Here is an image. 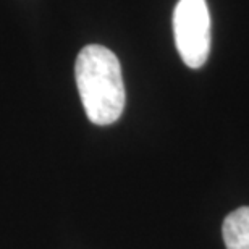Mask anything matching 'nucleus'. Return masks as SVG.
I'll list each match as a JSON object with an SVG mask.
<instances>
[{
    "mask_svg": "<svg viewBox=\"0 0 249 249\" xmlns=\"http://www.w3.org/2000/svg\"><path fill=\"white\" fill-rule=\"evenodd\" d=\"M74 76L84 112L94 124L107 126L122 117L126 96L120 62L112 51L97 44L81 49Z\"/></svg>",
    "mask_w": 249,
    "mask_h": 249,
    "instance_id": "f257e3e1",
    "label": "nucleus"
},
{
    "mask_svg": "<svg viewBox=\"0 0 249 249\" xmlns=\"http://www.w3.org/2000/svg\"><path fill=\"white\" fill-rule=\"evenodd\" d=\"M173 36L181 60L201 68L211 52V13L206 0H178L173 12Z\"/></svg>",
    "mask_w": 249,
    "mask_h": 249,
    "instance_id": "f03ea898",
    "label": "nucleus"
},
{
    "mask_svg": "<svg viewBox=\"0 0 249 249\" xmlns=\"http://www.w3.org/2000/svg\"><path fill=\"white\" fill-rule=\"evenodd\" d=\"M222 233L227 249H249V207H240L228 213Z\"/></svg>",
    "mask_w": 249,
    "mask_h": 249,
    "instance_id": "7ed1b4c3",
    "label": "nucleus"
}]
</instances>
